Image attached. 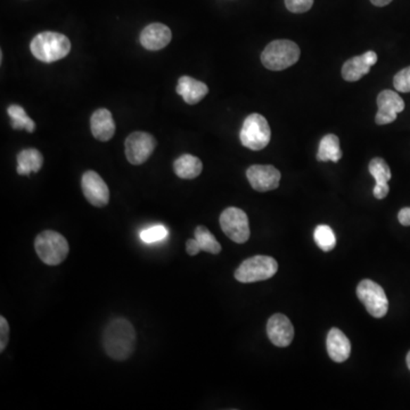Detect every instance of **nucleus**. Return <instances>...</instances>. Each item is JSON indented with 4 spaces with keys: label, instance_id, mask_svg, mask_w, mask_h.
Masks as SVG:
<instances>
[{
    "label": "nucleus",
    "instance_id": "f257e3e1",
    "mask_svg": "<svg viewBox=\"0 0 410 410\" xmlns=\"http://www.w3.org/2000/svg\"><path fill=\"white\" fill-rule=\"evenodd\" d=\"M103 347L112 359L117 361L128 359L136 347V332L132 323L124 318L112 321L103 333Z\"/></svg>",
    "mask_w": 410,
    "mask_h": 410
},
{
    "label": "nucleus",
    "instance_id": "f03ea898",
    "mask_svg": "<svg viewBox=\"0 0 410 410\" xmlns=\"http://www.w3.org/2000/svg\"><path fill=\"white\" fill-rule=\"evenodd\" d=\"M31 53L44 63H53L62 60L71 51L69 38L58 32H41L31 41Z\"/></svg>",
    "mask_w": 410,
    "mask_h": 410
},
{
    "label": "nucleus",
    "instance_id": "7ed1b4c3",
    "mask_svg": "<svg viewBox=\"0 0 410 410\" xmlns=\"http://www.w3.org/2000/svg\"><path fill=\"white\" fill-rule=\"evenodd\" d=\"M37 255L44 264L58 266L69 255V242L62 233L54 231H44L34 240Z\"/></svg>",
    "mask_w": 410,
    "mask_h": 410
},
{
    "label": "nucleus",
    "instance_id": "20e7f679",
    "mask_svg": "<svg viewBox=\"0 0 410 410\" xmlns=\"http://www.w3.org/2000/svg\"><path fill=\"white\" fill-rule=\"evenodd\" d=\"M299 46L290 40H275L267 46L261 54V62L267 69L282 71L297 63L300 58Z\"/></svg>",
    "mask_w": 410,
    "mask_h": 410
},
{
    "label": "nucleus",
    "instance_id": "39448f33",
    "mask_svg": "<svg viewBox=\"0 0 410 410\" xmlns=\"http://www.w3.org/2000/svg\"><path fill=\"white\" fill-rule=\"evenodd\" d=\"M278 270L277 261L267 255H255L243 261L235 271V278L241 283H255L271 278Z\"/></svg>",
    "mask_w": 410,
    "mask_h": 410
},
{
    "label": "nucleus",
    "instance_id": "423d86ee",
    "mask_svg": "<svg viewBox=\"0 0 410 410\" xmlns=\"http://www.w3.org/2000/svg\"><path fill=\"white\" fill-rule=\"evenodd\" d=\"M241 143L252 150H264L270 143L271 130L268 121L261 114H250L241 129Z\"/></svg>",
    "mask_w": 410,
    "mask_h": 410
},
{
    "label": "nucleus",
    "instance_id": "0eeeda50",
    "mask_svg": "<svg viewBox=\"0 0 410 410\" xmlns=\"http://www.w3.org/2000/svg\"><path fill=\"white\" fill-rule=\"evenodd\" d=\"M357 295L365 305L366 310L374 318H383L389 310V300L383 288L371 279H364L359 283Z\"/></svg>",
    "mask_w": 410,
    "mask_h": 410
},
{
    "label": "nucleus",
    "instance_id": "6e6552de",
    "mask_svg": "<svg viewBox=\"0 0 410 410\" xmlns=\"http://www.w3.org/2000/svg\"><path fill=\"white\" fill-rule=\"evenodd\" d=\"M220 227L228 238L238 244L248 242L251 235L249 218L246 213L238 207H227L222 213Z\"/></svg>",
    "mask_w": 410,
    "mask_h": 410
},
{
    "label": "nucleus",
    "instance_id": "1a4fd4ad",
    "mask_svg": "<svg viewBox=\"0 0 410 410\" xmlns=\"http://www.w3.org/2000/svg\"><path fill=\"white\" fill-rule=\"evenodd\" d=\"M126 156L134 165H141L153 154L156 147V139L153 136L144 132H135L127 137Z\"/></svg>",
    "mask_w": 410,
    "mask_h": 410
},
{
    "label": "nucleus",
    "instance_id": "9d476101",
    "mask_svg": "<svg viewBox=\"0 0 410 410\" xmlns=\"http://www.w3.org/2000/svg\"><path fill=\"white\" fill-rule=\"evenodd\" d=\"M84 198L96 207H106L110 201V191L103 178L95 171H86L81 179Z\"/></svg>",
    "mask_w": 410,
    "mask_h": 410
},
{
    "label": "nucleus",
    "instance_id": "9b49d317",
    "mask_svg": "<svg viewBox=\"0 0 410 410\" xmlns=\"http://www.w3.org/2000/svg\"><path fill=\"white\" fill-rule=\"evenodd\" d=\"M246 177L252 188L257 192L274 191L279 186L281 172L273 165H252L246 171Z\"/></svg>",
    "mask_w": 410,
    "mask_h": 410
},
{
    "label": "nucleus",
    "instance_id": "f8f14e48",
    "mask_svg": "<svg viewBox=\"0 0 410 410\" xmlns=\"http://www.w3.org/2000/svg\"><path fill=\"white\" fill-rule=\"evenodd\" d=\"M378 112L375 121L380 126L392 123L400 112L404 110V99L392 90H383L378 96Z\"/></svg>",
    "mask_w": 410,
    "mask_h": 410
},
{
    "label": "nucleus",
    "instance_id": "ddd939ff",
    "mask_svg": "<svg viewBox=\"0 0 410 410\" xmlns=\"http://www.w3.org/2000/svg\"><path fill=\"white\" fill-rule=\"evenodd\" d=\"M267 334L274 345L286 347L293 341L294 327L285 314H276L267 323Z\"/></svg>",
    "mask_w": 410,
    "mask_h": 410
},
{
    "label": "nucleus",
    "instance_id": "4468645a",
    "mask_svg": "<svg viewBox=\"0 0 410 410\" xmlns=\"http://www.w3.org/2000/svg\"><path fill=\"white\" fill-rule=\"evenodd\" d=\"M378 62V54L375 51H366L360 56L352 57L345 62L342 68L343 79L350 82L360 80L364 75L371 71V66Z\"/></svg>",
    "mask_w": 410,
    "mask_h": 410
},
{
    "label": "nucleus",
    "instance_id": "2eb2a0df",
    "mask_svg": "<svg viewBox=\"0 0 410 410\" xmlns=\"http://www.w3.org/2000/svg\"><path fill=\"white\" fill-rule=\"evenodd\" d=\"M172 33L167 25L153 23L141 33V44L147 51H160L170 44Z\"/></svg>",
    "mask_w": 410,
    "mask_h": 410
},
{
    "label": "nucleus",
    "instance_id": "dca6fc26",
    "mask_svg": "<svg viewBox=\"0 0 410 410\" xmlns=\"http://www.w3.org/2000/svg\"><path fill=\"white\" fill-rule=\"evenodd\" d=\"M90 129L94 137L101 141H108L115 134V123L111 112L99 108L94 112L90 119Z\"/></svg>",
    "mask_w": 410,
    "mask_h": 410
},
{
    "label": "nucleus",
    "instance_id": "f3484780",
    "mask_svg": "<svg viewBox=\"0 0 410 410\" xmlns=\"http://www.w3.org/2000/svg\"><path fill=\"white\" fill-rule=\"evenodd\" d=\"M209 93V88L202 81L184 75L178 81L177 94L189 105L198 104Z\"/></svg>",
    "mask_w": 410,
    "mask_h": 410
},
{
    "label": "nucleus",
    "instance_id": "a211bd4d",
    "mask_svg": "<svg viewBox=\"0 0 410 410\" xmlns=\"http://www.w3.org/2000/svg\"><path fill=\"white\" fill-rule=\"evenodd\" d=\"M327 352L331 359L343 362L350 357L351 345L345 333L338 328H332L327 335Z\"/></svg>",
    "mask_w": 410,
    "mask_h": 410
},
{
    "label": "nucleus",
    "instance_id": "6ab92c4d",
    "mask_svg": "<svg viewBox=\"0 0 410 410\" xmlns=\"http://www.w3.org/2000/svg\"><path fill=\"white\" fill-rule=\"evenodd\" d=\"M174 170L181 179H194L201 174L203 165L196 156L184 154L174 161Z\"/></svg>",
    "mask_w": 410,
    "mask_h": 410
},
{
    "label": "nucleus",
    "instance_id": "aec40b11",
    "mask_svg": "<svg viewBox=\"0 0 410 410\" xmlns=\"http://www.w3.org/2000/svg\"><path fill=\"white\" fill-rule=\"evenodd\" d=\"M18 171L21 176H29L32 172H38L41 169L44 158L36 148H27L18 154Z\"/></svg>",
    "mask_w": 410,
    "mask_h": 410
},
{
    "label": "nucleus",
    "instance_id": "412c9836",
    "mask_svg": "<svg viewBox=\"0 0 410 410\" xmlns=\"http://www.w3.org/2000/svg\"><path fill=\"white\" fill-rule=\"evenodd\" d=\"M342 152L340 148V139L338 136L326 135L323 137L318 150L317 160L321 162H338L341 160Z\"/></svg>",
    "mask_w": 410,
    "mask_h": 410
},
{
    "label": "nucleus",
    "instance_id": "4be33fe9",
    "mask_svg": "<svg viewBox=\"0 0 410 410\" xmlns=\"http://www.w3.org/2000/svg\"><path fill=\"white\" fill-rule=\"evenodd\" d=\"M195 240L198 241V245L202 251L207 252L211 255H219L222 252V245L219 244L216 237L204 226H198L195 229Z\"/></svg>",
    "mask_w": 410,
    "mask_h": 410
},
{
    "label": "nucleus",
    "instance_id": "5701e85b",
    "mask_svg": "<svg viewBox=\"0 0 410 410\" xmlns=\"http://www.w3.org/2000/svg\"><path fill=\"white\" fill-rule=\"evenodd\" d=\"M7 112L11 117L13 128L16 129V130L25 129L29 132H34V129H36L34 121L27 117L25 108H21L20 105L13 104L7 108Z\"/></svg>",
    "mask_w": 410,
    "mask_h": 410
},
{
    "label": "nucleus",
    "instance_id": "b1692460",
    "mask_svg": "<svg viewBox=\"0 0 410 410\" xmlns=\"http://www.w3.org/2000/svg\"><path fill=\"white\" fill-rule=\"evenodd\" d=\"M314 242L319 249L325 252L332 251L336 246V236L332 228L327 225H319L314 233Z\"/></svg>",
    "mask_w": 410,
    "mask_h": 410
},
{
    "label": "nucleus",
    "instance_id": "393cba45",
    "mask_svg": "<svg viewBox=\"0 0 410 410\" xmlns=\"http://www.w3.org/2000/svg\"><path fill=\"white\" fill-rule=\"evenodd\" d=\"M369 172L374 177L376 185L386 186L392 177L391 170L385 161L380 158H375L369 163Z\"/></svg>",
    "mask_w": 410,
    "mask_h": 410
},
{
    "label": "nucleus",
    "instance_id": "a878e982",
    "mask_svg": "<svg viewBox=\"0 0 410 410\" xmlns=\"http://www.w3.org/2000/svg\"><path fill=\"white\" fill-rule=\"evenodd\" d=\"M169 231L167 227L162 225L153 226V227L147 228L141 233V240L144 243H156L161 242L168 238Z\"/></svg>",
    "mask_w": 410,
    "mask_h": 410
},
{
    "label": "nucleus",
    "instance_id": "bb28decb",
    "mask_svg": "<svg viewBox=\"0 0 410 410\" xmlns=\"http://www.w3.org/2000/svg\"><path fill=\"white\" fill-rule=\"evenodd\" d=\"M393 86L399 93H410V66L395 75Z\"/></svg>",
    "mask_w": 410,
    "mask_h": 410
},
{
    "label": "nucleus",
    "instance_id": "cd10ccee",
    "mask_svg": "<svg viewBox=\"0 0 410 410\" xmlns=\"http://www.w3.org/2000/svg\"><path fill=\"white\" fill-rule=\"evenodd\" d=\"M286 8L292 13H306L312 8L314 0H285Z\"/></svg>",
    "mask_w": 410,
    "mask_h": 410
},
{
    "label": "nucleus",
    "instance_id": "c85d7f7f",
    "mask_svg": "<svg viewBox=\"0 0 410 410\" xmlns=\"http://www.w3.org/2000/svg\"><path fill=\"white\" fill-rule=\"evenodd\" d=\"M9 342V325L6 318L0 317V352H4Z\"/></svg>",
    "mask_w": 410,
    "mask_h": 410
},
{
    "label": "nucleus",
    "instance_id": "c756f323",
    "mask_svg": "<svg viewBox=\"0 0 410 410\" xmlns=\"http://www.w3.org/2000/svg\"><path fill=\"white\" fill-rule=\"evenodd\" d=\"M201 248L198 245V241L195 238H191V240L186 242V252L188 253L189 255H196L201 252Z\"/></svg>",
    "mask_w": 410,
    "mask_h": 410
},
{
    "label": "nucleus",
    "instance_id": "7c9ffc66",
    "mask_svg": "<svg viewBox=\"0 0 410 410\" xmlns=\"http://www.w3.org/2000/svg\"><path fill=\"white\" fill-rule=\"evenodd\" d=\"M399 222L404 227L410 226V207H404L398 213Z\"/></svg>",
    "mask_w": 410,
    "mask_h": 410
},
{
    "label": "nucleus",
    "instance_id": "2f4dec72",
    "mask_svg": "<svg viewBox=\"0 0 410 410\" xmlns=\"http://www.w3.org/2000/svg\"><path fill=\"white\" fill-rule=\"evenodd\" d=\"M371 1L373 5H375V6L383 7L386 6V5H389L392 0H371Z\"/></svg>",
    "mask_w": 410,
    "mask_h": 410
},
{
    "label": "nucleus",
    "instance_id": "473e14b6",
    "mask_svg": "<svg viewBox=\"0 0 410 410\" xmlns=\"http://www.w3.org/2000/svg\"><path fill=\"white\" fill-rule=\"evenodd\" d=\"M406 361H407L408 369H409L410 371V351L409 352H408L407 358H406Z\"/></svg>",
    "mask_w": 410,
    "mask_h": 410
}]
</instances>
